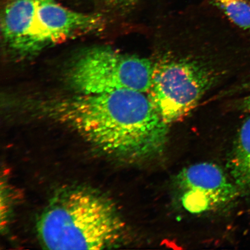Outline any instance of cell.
<instances>
[{"instance_id":"1","label":"cell","mask_w":250,"mask_h":250,"mask_svg":"<svg viewBox=\"0 0 250 250\" xmlns=\"http://www.w3.org/2000/svg\"><path fill=\"white\" fill-rule=\"evenodd\" d=\"M36 106L100 151L122 161L152 160L167 147L168 125L145 93L126 89L74 92Z\"/></svg>"},{"instance_id":"2","label":"cell","mask_w":250,"mask_h":250,"mask_svg":"<svg viewBox=\"0 0 250 250\" xmlns=\"http://www.w3.org/2000/svg\"><path fill=\"white\" fill-rule=\"evenodd\" d=\"M43 245L51 250H101L125 241L126 228L116 206L95 190H62L43 212L37 225Z\"/></svg>"},{"instance_id":"3","label":"cell","mask_w":250,"mask_h":250,"mask_svg":"<svg viewBox=\"0 0 250 250\" xmlns=\"http://www.w3.org/2000/svg\"><path fill=\"white\" fill-rule=\"evenodd\" d=\"M103 26L100 16L71 10L56 0H9L1 19L6 47L21 58L74 37L98 32Z\"/></svg>"},{"instance_id":"4","label":"cell","mask_w":250,"mask_h":250,"mask_svg":"<svg viewBox=\"0 0 250 250\" xmlns=\"http://www.w3.org/2000/svg\"><path fill=\"white\" fill-rule=\"evenodd\" d=\"M154 65L148 59L96 47L71 62L67 82L74 92L95 93L126 89L148 93Z\"/></svg>"},{"instance_id":"5","label":"cell","mask_w":250,"mask_h":250,"mask_svg":"<svg viewBox=\"0 0 250 250\" xmlns=\"http://www.w3.org/2000/svg\"><path fill=\"white\" fill-rule=\"evenodd\" d=\"M216 80L213 71L185 59H165L154 65L148 96L167 124L194 108Z\"/></svg>"},{"instance_id":"6","label":"cell","mask_w":250,"mask_h":250,"mask_svg":"<svg viewBox=\"0 0 250 250\" xmlns=\"http://www.w3.org/2000/svg\"><path fill=\"white\" fill-rule=\"evenodd\" d=\"M176 186L181 204L191 213H202L224 207L238 195L235 186L217 165L201 163L184 168Z\"/></svg>"},{"instance_id":"7","label":"cell","mask_w":250,"mask_h":250,"mask_svg":"<svg viewBox=\"0 0 250 250\" xmlns=\"http://www.w3.org/2000/svg\"><path fill=\"white\" fill-rule=\"evenodd\" d=\"M229 168L236 185L244 189H250V116L240 127Z\"/></svg>"},{"instance_id":"8","label":"cell","mask_w":250,"mask_h":250,"mask_svg":"<svg viewBox=\"0 0 250 250\" xmlns=\"http://www.w3.org/2000/svg\"><path fill=\"white\" fill-rule=\"evenodd\" d=\"M223 11L232 22L250 31V0H210Z\"/></svg>"},{"instance_id":"9","label":"cell","mask_w":250,"mask_h":250,"mask_svg":"<svg viewBox=\"0 0 250 250\" xmlns=\"http://www.w3.org/2000/svg\"><path fill=\"white\" fill-rule=\"evenodd\" d=\"M239 107L242 110L250 113V93L239 102Z\"/></svg>"},{"instance_id":"10","label":"cell","mask_w":250,"mask_h":250,"mask_svg":"<svg viewBox=\"0 0 250 250\" xmlns=\"http://www.w3.org/2000/svg\"><path fill=\"white\" fill-rule=\"evenodd\" d=\"M101 1L107 3V4H110L115 6H121L127 5L129 3L133 1V0H101Z\"/></svg>"},{"instance_id":"11","label":"cell","mask_w":250,"mask_h":250,"mask_svg":"<svg viewBox=\"0 0 250 250\" xmlns=\"http://www.w3.org/2000/svg\"><path fill=\"white\" fill-rule=\"evenodd\" d=\"M244 89L248 90V91L250 93V80L245 84V87H244Z\"/></svg>"}]
</instances>
